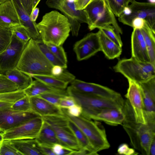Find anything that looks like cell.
<instances>
[{
	"label": "cell",
	"instance_id": "32",
	"mask_svg": "<svg viewBox=\"0 0 155 155\" xmlns=\"http://www.w3.org/2000/svg\"><path fill=\"white\" fill-rule=\"evenodd\" d=\"M133 0H106L114 15L119 17L125 8Z\"/></svg>",
	"mask_w": 155,
	"mask_h": 155
},
{
	"label": "cell",
	"instance_id": "31",
	"mask_svg": "<svg viewBox=\"0 0 155 155\" xmlns=\"http://www.w3.org/2000/svg\"><path fill=\"white\" fill-rule=\"evenodd\" d=\"M40 49L48 60L53 65L60 66L65 69L67 65L60 61L42 40H35Z\"/></svg>",
	"mask_w": 155,
	"mask_h": 155
},
{
	"label": "cell",
	"instance_id": "6",
	"mask_svg": "<svg viewBox=\"0 0 155 155\" xmlns=\"http://www.w3.org/2000/svg\"><path fill=\"white\" fill-rule=\"evenodd\" d=\"M61 109L64 115L73 122L84 133L97 152L110 148L105 130L101 123L81 116H70L67 113L65 109Z\"/></svg>",
	"mask_w": 155,
	"mask_h": 155
},
{
	"label": "cell",
	"instance_id": "47",
	"mask_svg": "<svg viewBox=\"0 0 155 155\" xmlns=\"http://www.w3.org/2000/svg\"><path fill=\"white\" fill-rule=\"evenodd\" d=\"M145 20L139 18H134L132 21V27L133 28L140 29L144 26Z\"/></svg>",
	"mask_w": 155,
	"mask_h": 155
},
{
	"label": "cell",
	"instance_id": "36",
	"mask_svg": "<svg viewBox=\"0 0 155 155\" xmlns=\"http://www.w3.org/2000/svg\"><path fill=\"white\" fill-rule=\"evenodd\" d=\"M12 35L10 28L0 26V53L7 47L10 42Z\"/></svg>",
	"mask_w": 155,
	"mask_h": 155
},
{
	"label": "cell",
	"instance_id": "7",
	"mask_svg": "<svg viewBox=\"0 0 155 155\" xmlns=\"http://www.w3.org/2000/svg\"><path fill=\"white\" fill-rule=\"evenodd\" d=\"M116 72L127 80L140 83L155 77V66L150 62L138 60L133 57L119 60L113 67Z\"/></svg>",
	"mask_w": 155,
	"mask_h": 155
},
{
	"label": "cell",
	"instance_id": "35",
	"mask_svg": "<svg viewBox=\"0 0 155 155\" xmlns=\"http://www.w3.org/2000/svg\"><path fill=\"white\" fill-rule=\"evenodd\" d=\"M25 95L23 90L0 93V101L14 103Z\"/></svg>",
	"mask_w": 155,
	"mask_h": 155
},
{
	"label": "cell",
	"instance_id": "48",
	"mask_svg": "<svg viewBox=\"0 0 155 155\" xmlns=\"http://www.w3.org/2000/svg\"><path fill=\"white\" fill-rule=\"evenodd\" d=\"M30 15L32 9L31 0H19Z\"/></svg>",
	"mask_w": 155,
	"mask_h": 155
},
{
	"label": "cell",
	"instance_id": "4",
	"mask_svg": "<svg viewBox=\"0 0 155 155\" xmlns=\"http://www.w3.org/2000/svg\"><path fill=\"white\" fill-rule=\"evenodd\" d=\"M84 10L90 31L111 25L117 32L122 34V31L106 0H92Z\"/></svg>",
	"mask_w": 155,
	"mask_h": 155
},
{
	"label": "cell",
	"instance_id": "1",
	"mask_svg": "<svg viewBox=\"0 0 155 155\" xmlns=\"http://www.w3.org/2000/svg\"><path fill=\"white\" fill-rule=\"evenodd\" d=\"M122 110L124 117L122 125L129 137L130 144L142 154L149 155L150 146L155 140V124L137 122L127 99L124 100Z\"/></svg>",
	"mask_w": 155,
	"mask_h": 155
},
{
	"label": "cell",
	"instance_id": "11",
	"mask_svg": "<svg viewBox=\"0 0 155 155\" xmlns=\"http://www.w3.org/2000/svg\"><path fill=\"white\" fill-rule=\"evenodd\" d=\"M41 117L31 119L3 133V140H12L35 138L43 123Z\"/></svg>",
	"mask_w": 155,
	"mask_h": 155
},
{
	"label": "cell",
	"instance_id": "43",
	"mask_svg": "<svg viewBox=\"0 0 155 155\" xmlns=\"http://www.w3.org/2000/svg\"><path fill=\"white\" fill-rule=\"evenodd\" d=\"M76 104V101L72 96H66L61 99L58 104V107L61 108L67 109Z\"/></svg>",
	"mask_w": 155,
	"mask_h": 155
},
{
	"label": "cell",
	"instance_id": "37",
	"mask_svg": "<svg viewBox=\"0 0 155 155\" xmlns=\"http://www.w3.org/2000/svg\"><path fill=\"white\" fill-rule=\"evenodd\" d=\"M10 108L20 111H31L29 97L26 95L17 100L12 104Z\"/></svg>",
	"mask_w": 155,
	"mask_h": 155
},
{
	"label": "cell",
	"instance_id": "19",
	"mask_svg": "<svg viewBox=\"0 0 155 155\" xmlns=\"http://www.w3.org/2000/svg\"><path fill=\"white\" fill-rule=\"evenodd\" d=\"M131 57L140 61L150 62L143 34L140 29L133 28L131 36Z\"/></svg>",
	"mask_w": 155,
	"mask_h": 155
},
{
	"label": "cell",
	"instance_id": "34",
	"mask_svg": "<svg viewBox=\"0 0 155 155\" xmlns=\"http://www.w3.org/2000/svg\"><path fill=\"white\" fill-rule=\"evenodd\" d=\"M19 90L16 85L10 81L4 74L0 73V93Z\"/></svg>",
	"mask_w": 155,
	"mask_h": 155
},
{
	"label": "cell",
	"instance_id": "3",
	"mask_svg": "<svg viewBox=\"0 0 155 155\" xmlns=\"http://www.w3.org/2000/svg\"><path fill=\"white\" fill-rule=\"evenodd\" d=\"M53 66L44 55L36 41L31 38L27 42L16 68L30 76H52Z\"/></svg>",
	"mask_w": 155,
	"mask_h": 155
},
{
	"label": "cell",
	"instance_id": "44",
	"mask_svg": "<svg viewBox=\"0 0 155 155\" xmlns=\"http://www.w3.org/2000/svg\"><path fill=\"white\" fill-rule=\"evenodd\" d=\"M117 153L119 154L125 155H137L139 153L134 148H130L126 143L120 144L118 147Z\"/></svg>",
	"mask_w": 155,
	"mask_h": 155
},
{
	"label": "cell",
	"instance_id": "38",
	"mask_svg": "<svg viewBox=\"0 0 155 155\" xmlns=\"http://www.w3.org/2000/svg\"><path fill=\"white\" fill-rule=\"evenodd\" d=\"M0 155H22L15 147L10 140H3L0 148Z\"/></svg>",
	"mask_w": 155,
	"mask_h": 155
},
{
	"label": "cell",
	"instance_id": "25",
	"mask_svg": "<svg viewBox=\"0 0 155 155\" xmlns=\"http://www.w3.org/2000/svg\"><path fill=\"white\" fill-rule=\"evenodd\" d=\"M10 140L22 155H43L40 145L35 138Z\"/></svg>",
	"mask_w": 155,
	"mask_h": 155
},
{
	"label": "cell",
	"instance_id": "23",
	"mask_svg": "<svg viewBox=\"0 0 155 155\" xmlns=\"http://www.w3.org/2000/svg\"><path fill=\"white\" fill-rule=\"evenodd\" d=\"M23 91L25 95L29 97L48 92L54 93L64 96L69 95L67 89L53 87L36 79L33 80L31 85Z\"/></svg>",
	"mask_w": 155,
	"mask_h": 155
},
{
	"label": "cell",
	"instance_id": "26",
	"mask_svg": "<svg viewBox=\"0 0 155 155\" xmlns=\"http://www.w3.org/2000/svg\"><path fill=\"white\" fill-rule=\"evenodd\" d=\"M35 139L39 145L51 147L56 143L60 144L53 128L44 120L39 133Z\"/></svg>",
	"mask_w": 155,
	"mask_h": 155
},
{
	"label": "cell",
	"instance_id": "9",
	"mask_svg": "<svg viewBox=\"0 0 155 155\" xmlns=\"http://www.w3.org/2000/svg\"><path fill=\"white\" fill-rule=\"evenodd\" d=\"M42 117L53 128L60 144L74 150H80L76 138L68 126V119L64 115Z\"/></svg>",
	"mask_w": 155,
	"mask_h": 155
},
{
	"label": "cell",
	"instance_id": "14",
	"mask_svg": "<svg viewBox=\"0 0 155 155\" xmlns=\"http://www.w3.org/2000/svg\"><path fill=\"white\" fill-rule=\"evenodd\" d=\"M128 87L125 95L133 111L137 122L147 124L144 115V105L140 87L138 83L127 80Z\"/></svg>",
	"mask_w": 155,
	"mask_h": 155
},
{
	"label": "cell",
	"instance_id": "53",
	"mask_svg": "<svg viewBox=\"0 0 155 155\" xmlns=\"http://www.w3.org/2000/svg\"><path fill=\"white\" fill-rule=\"evenodd\" d=\"M41 0H31L32 9L37 7Z\"/></svg>",
	"mask_w": 155,
	"mask_h": 155
},
{
	"label": "cell",
	"instance_id": "21",
	"mask_svg": "<svg viewBox=\"0 0 155 155\" xmlns=\"http://www.w3.org/2000/svg\"><path fill=\"white\" fill-rule=\"evenodd\" d=\"M29 99L31 111L41 117L64 115L61 108L38 96Z\"/></svg>",
	"mask_w": 155,
	"mask_h": 155
},
{
	"label": "cell",
	"instance_id": "56",
	"mask_svg": "<svg viewBox=\"0 0 155 155\" xmlns=\"http://www.w3.org/2000/svg\"><path fill=\"white\" fill-rule=\"evenodd\" d=\"M6 0H0V4Z\"/></svg>",
	"mask_w": 155,
	"mask_h": 155
},
{
	"label": "cell",
	"instance_id": "5",
	"mask_svg": "<svg viewBox=\"0 0 155 155\" xmlns=\"http://www.w3.org/2000/svg\"><path fill=\"white\" fill-rule=\"evenodd\" d=\"M67 90L69 95L72 96L76 103L82 108L81 116L90 119L96 111L105 108H122L124 100L122 97L114 99L101 97L78 91L70 86Z\"/></svg>",
	"mask_w": 155,
	"mask_h": 155
},
{
	"label": "cell",
	"instance_id": "51",
	"mask_svg": "<svg viewBox=\"0 0 155 155\" xmlns=\"http://www.w3.org/2000/svg\"><path fill=\"white\" fill-rule=\"evenodd\" d=\"M13 103L0 101V110L10 108Z\"/></svg>",
	"mask_w": 155,
	"mask_h": 155
},
{
	"label": "cell",
	"instance_id": "30",
	"mask_svg": "<svg viewBox=\"0 0 155 155\" xmlns=\"http://www.w3.org/2000/svg\"><path fill=\"white\" fill-rule=\"evenodd\" d=\"M32 78L38 80L50 87L61 89H66L68 82L51 75H32Z\"/></svg>",
	"mask_w": 155,
	"mask_h": 155
},
{
	"label": "cell",
	"instance_id": "41",
	"mask_svg": "<svg viewBox=\"0 0 155 155\" xmlns=\"http://www.w3.org/2000/svg\"><path fill=\"white\" fill-rule=\"evenodd\" d=\"M37 96L58 107V104L61 99L66 96L54 93L48 92L42 93Z\"/></svg>",
	"mask_w": 155,
	"mask_h": 155
},
{
	"label": "cell",
	"instance_id": "16",
	"mask_svg": "<svg viewBox=\"0 0 155 155\" xmlns=\"http://www.w3.org/2000/svg\"><path fill=\"white\" fill-rule=\"evenodd\" d=\"M39 116L31 111H20L10 108L0 110V131L4 133L27 120Z\"/></svg>",
	"mask_w": 155,
	"mask_h": 155
},
{
	"label": "cell",
	"instance_id": "12",
	"mask_svg": "<svg viewBox=\"0 0 155 155\" xmlns=\"http://www.w3.org/2000/svg\"><path fill=\"white\" fill-rule=\"evenodd\" d=\"M27 43L23 42L12 34L10 43L0 53V73L16 68Z\"/></svg>",
	"mask_w": 155,
	"mask_h": 155
},
{
	"label": "cell",
	"instance_id": "28",
	"mask_svg": "<svg viewBox=\"0 0 155 155\" xmlns=\"http://www.w3.org/2000/svg\"><path fill=\"white\" fill-rule=\"evenodd\" d=\"M140 30L145 42L150 62L155 66V33L145 20L143 26Z\"/></svg>",
	"mask_w": 155,
	"mask_h": 155
},
{
	"label": "cell",
	"instance_id": "49",
	"mask_svg": "<svg viewBox=\"0 0 155 155\" xmlns=\"http://www.w3.org/2000/svg\"><path fill=\"white\" fill-rule=\"evenodd\" d=\"M39 145L43 155H55L53 152L51 147L44 145Z\"/></svg>",
	"mask_w": 155,
	"mask_h": 155
},
{
	"label": "cell",
	"instance_id": "58",
	"mask_svg": "<svg viewBox=\"0 0 155 155\" xmlns=\"http://www.w3.org/2000/svg\"><path fill=\"white\" fill-rule=\"evenodd\" d=\"M1 144H2V143H0V147H1Z\"/></svg>",
	"mask_w": 155,
	"mask_h": 155
},
{
	"label": "cell",
	"instance_id": "46",
	"mask_svg": "<svg viewBox=\"0 0 155 155\" xmlns=\"http://www.w3.org/2000/svg\"><path fill=\"white\" fill-rule=\"evenodd\" d=\"M92 0H74V3L76 10L84 9Z\"/></svg>",
	"mask_w": 155,
	"mask_h": 155
},
{
	"label": "cell",
	"instance_id": "17",
	"mask_svg": "<svg viewBox=\"0 0 155 155\" xmlns=\"http://www.w3.org/2000/svg\"><path fill=\"white\" fill-rule=\"evenodd\" d=\"M138 83L141 90L147 123L155 124V77Z\"/></svg>",
	"mask_w": 155,
	"mask_h": 155
},
{
	"label": "cell",
	"instance_id": "2",
	"mask_svg": "<svg viewBox=\"0 0 155 155\" xmlns=\"http://www.w3.org/2000/svg\"><path fill=\"white\" fill-rule=\"evenodd\" d=\"M36 26L43 42L57 45L64 43L71 31L67 18L56 10L46 13Z\"/></svg>",
	"mask_w": 155,
	"mask_h": 155
},
{
	"label": "cell",
	"instance_id": "45",
	"mask_svg": "<svg viewBox=\"0 0 155 155\" xmlns=\"http://www.w3.org/2000/svg\"><path fill=\"white\" fill-rule=\"evenodd\" d=\"M65 109L67 113L70 116L78 117L81 116L82 113V108L79 104H76Z\"/></svg>",
	"mask_w": 155,
	"mask_h": 155
},
{
	"label": "cell",
	"instance_id": "29",
	"mask_svg": "<svg viewBox=\"0 0 155 155\" xmlns=\"http://www.w3.org/2000/svg\"><path fill=\"white\" fill-rule=\"evenodd\" d=\"M68 124L77 139L80 150H88L92 155L98 154L85 135L73 122L68 119Z\"/></svg>",
	"mask_w": 155,
	"mask_h": 155
},
{
	"label": "cell",
	"instance_id": "54",
	"mask_svg": "<svg viewBox=\"0 0 155 155\" xmlns=\"http://www.w3.org/2000/svg\"><path fill=\"white\" fill-rule=\"evenodd\" d=\"M3 133L0 134V143H2V142H3V135H2Z\"/></svg>",
	"mask_w": 155,
	"mask_h": 155
},
{
	"label": "cell",
	"instance_id": "10",
	"mask_svg": "<svg viewBox=\"0 0 155 155\" xmlns=\"http://www.w3.org/2000/svg\"><path fill=\"white\" fill-rule=\"evenodd\" d=\"M128 6L131 12L128 15L121 14L119 21L124 24L132 27V20L139 18L145 20L150 27L155 33V4L141 2L133 0Z\"/></svg>",
	"mask_w": 155,
	"mask_h": 155
},
{
	"label": "cell",
	"instance_id": "18",
	"mask_svg": "<svg viewBox=\"0 0 155 155\" xmlns=\"http://www.w3.org/2000/svg\"><path fill=\"white\" fill-rule=\"evenodd\" d=\"M21 25L20 18L12 0L0 4V26L10 28Z\"/></svg>",
	"mask_w": 155,
	"mask_h": 155
},
{
	"label": "cell",
	"instance_id": "20",
	"mask_svg": "<svg viewBox=\"0 0 155 155\" xmlns=\"http://www.w3.org/2000/svg\"><path fill=\"white\" fill-rule=\"evenodd\" d=\"M124 117L122 108H107L97 110L91 120L100 121L109 125L116 126L122 125Z\"/></svg>",
	"mask_w": 155,
	"mask_h": 155
},
{
	"label": "cell",
	"instance_id": "55",
	"mask_svg": "<svg viewBox=\"0 0 155 155\" xmlns=\"http://www.w3.org/2000/svg\"><path fill=\"white\" fill-rule=\"evenodd\" d=\"M149 2L152 4H155V0H148Z\"/></svg>",
	"mask_w": 155,
	"mask_h": 155
},
{
	"label": "cell",
	"instance_id": "39",
	"mask_svg": "<svg viewBox=\"0 0 155 155\" xmlns=\"http://www.w3.org/2000/svg\"><path fill=\"white\" fill-rule=\"evenodd\" d=\"M45 44L60 61L67 65L68 61L66 54L62 45H57L50 43Z\"/></svg>",
	"mask_w": 155,
	"mask_h": 155
},
{
	"label": "cell",
	"instance_id": "57",
	"mask_svg": "<svg viewBox=\"0 0 155 155\" xmlns=\"http://www.w3.org/2000/svg\"><path fill=\"white\" fill-rule=\"evenodd\" d=\"M3 133L2 132H1L0 131V134H2V133Z\"/></svg>",
	"mask_w": 155,
	"mask_h": 155
},
{
	"label": "cell",
	"instance_id": "8",
	"mask_svg": "<svg viewBox=\"0 0 155 155\" xmlns=\"http://www.w3.org/2000/svg\"><path fill=\"white\" fill-rule=\"evenodd\" d=\"M74 0H47L46 4L49 8L59 10L68 19L73 36H77L82 23L87 24L84 9L76 10Z\"/></svg>",
	"mask_w": 155,
	"mask_h": 155
},
{
	"label": "cell",
	"instance_id": "42",
	"mask_svg": "<svg viewBox=\"0 0 155 155\" xmlns=\"http://www.w3.org/2000/svg\"><path fill=\"white\" fill-rule=\"evenodd\" d=\"M55 155H71L74 150L59 143H56L52 147Z\"/></svg>",
	"mask_w": 155,
	"mask_h": 155
},
{
	"label": "cell",
	"instance_id": "24",
	"mask_svg": "<svg viewBox=\"0 0 155 155\" xmlns=\"http://www.w3.org/2000/svg\"><path fill=\"white\" fill-rule=\"evenodd\" d=\"M102 51L108 59H113L120 57L122 52V47L108 38L99 30L97 32Z\"/></svg>",
	"mask_w": 155,
	"mask_h": 155
},
{
	"label": "cell",
	"instance_id": "33",
	"mask_svg": "<svg viewBox=\"0 0 155 155\" xmlns=\"http://www.w3.org/2000/svg\"><path fill=\"white\" fill-rule=\"evenodd\" d=\"M109 39L122 47L123 43L120 34L116 31L112 25H109L99 28Z\"/></svg>",
	"mask_w": 155,
	"mask_h": 155
},
{
	"label": "cell",
	"instance_id": "40",
	"mask_svg": "<svg viewBox=\"0 0 155 155\" xmlns=\"http://www.w3.org/2000/svg\"><path fill=\"white\" fill-rule=\"evenodd\" d=\"M12 34L22 41L27 43L31 38L28 33L21 25L10 28Z\"/></svg>",
	"mask_w": 155,
	"mask_h": 155
},
{
	"label": "cell",
	"instance_id": "52",
	"mask_svg": "<svg viewBox=\"0 0 155 155\" xmlns=\"http://www.w3.org/2000/svg\"><path fill=\"white\" fill-rule=\"evenodd\" d=\"M149 155H155V140L153 141L150 146Z\"/></svg>",
	"mask_w": 155,
	"mask_h": 155
},
{
	"label": "cell",
	"instance_id": "15",
	"mask_svg": "<svg viewBox=\"0 0 155 155\" xmlns=\"http://www.w3.org/2000/svg\"><path fill=\"white\" fill-rule=\"evenodd\" d=\"M70 86L79 92L105 98L116 99L122 97L118 92L100 84L75 79Z\"/></svg>",
	"mask_w": 155,
	"mask_h": 155
},
{
	"label": "cell",
	"instance_id": "27",
	"mask_svg": "<svg viewBox=\"0 0 155 155\" xmlns=\"http://www.w3.org/2000/svg\"><path fill=\"white\" fill-rule=\"evenodd\" d=\"M4 74L15 84L19 90H24L32 83V78L16 68L5 72Z\"/></svg>",
	"mask_w": 155,
	"mask_h": 155
},
{
	"label": "cell",
	"instance_id": "13",
	"mask_svg": "<svg viewBox=\"0 0 155 155\" xmlns=\"http://www.w3.org/2000/svg\"><path fill=\"white\" fill-rule=\"evenodd\" d=\"M73 50L79 61L87 59L101 51L97 33L87 34L74 44Z\"/></svg>",
	"mask_w": 155,
	"mask_h": 155
},
{
	"label": "cell",
	"instance_id": "22",
	"mask_svg": "<svg viewBox=\"0 0 155 155\" xmlns=\"http://www.w3.org/2000/svg\"><path fill=\"white\" fill-rule=\"evenodd\" d=\"M19 15L21 25L27 31L31 38L35 40H41L36 22L30 19V15L19 0H12Z\"/></svg>",
	"mask_w": 155,
	"mask_h": 155
},
{
	"label": "cell",
	"instance_id": "50",
	"mask_svg": "<svg viewBox=\"0 0 155 155\" xmlns=\"http://www.w3.org/2000/svg\"><path fill=\"white\" fill-rule=\"evenodd\" d=\"M39 12V9L38 7H36L32 9L30 15V17L31 21L34 22H36L38 16Z\"/></svg>",
	"mask_w": 155,
	"mask_h": 155
}]
</instances>
